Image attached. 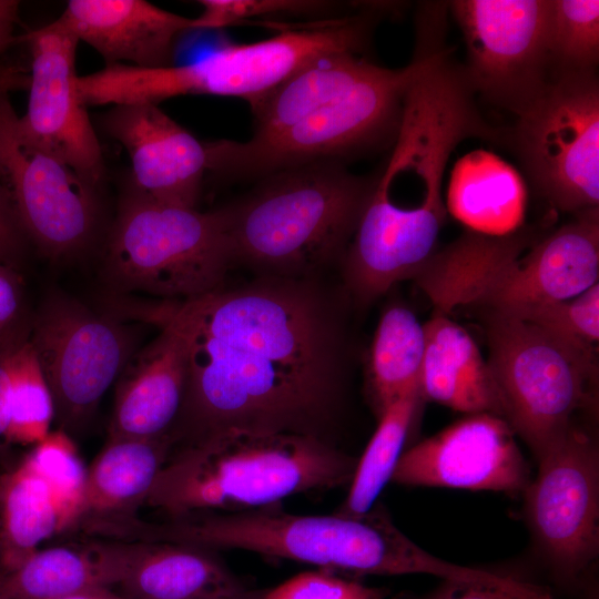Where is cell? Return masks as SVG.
<instances>
[{"instance_id": "6da1fadb", "label": "cell", "mask_w": 599, "mask_h": 599, "mask_svg": "<svg viewBox=\"0 0 599 599\" xmlns=\"http://www.w3.org/2000/svg\"><path fill=\"white\" fill-rule=\"evenodd\" d=\"M174 302L189 352L173 446L229 429L324 439L341 398L345 334L317 278L260 276Z\"/></svg>"}, {"instance_id": "7a4b0ae2", "label": "cell", "mask_w": 599, "mask_h": 599, "mask_svg": "<svg viewBox=\"0 0 599 599\" xmlns=\"http://www.w3.org/2000/svg\"><path fill=\"white\" fill-rule=\"evenodd\" d=\"M376 179L349 172L344 162L319 161L256 181L222 206L234 263L286 278H316L341 264Z\"/></svg>"}, {"instance_id": "3957f363", "label": "cell", "mask_w": 599, "mask_h": 599, "mask_svg": "<svg viewBox=\"0 0 599 599\" xmlns=\"http://www.w3.org/2000/svg\"><path fill=\"white\" fill-rule=\"evenodd\" d=\"M356 463L317 437L229 429L171 454L144 505L171 518L265 508L342 486Z\"/></svg>"}, {"instance_id": "277c9868", "label": "cell", "mask_w": 599, "mask_h": 599, "mask_svg": "<svg viewBox=\"0 0 599 599\" xmlns=\"http://www.w3.org/2000/svg\"><path fill=\"white\" fill-rule=\"evenodd\" d=\"M130 541L242 549L359 575L422 573L428 554L407 538L380 507L361 516L293 515L274 506L221 515H187L165 522L133 518Z\"/></svg>"}, {"instance_id": "5b68a950", "label": "cell", "mask_w": 599, "mask_h": 599, "mask_svg": "<svg viewBox=\"0 0 599 599\" xmlns=\"http://www.w3.org/2000/svg\"><path fill=\"white\" fill-rule=\"evenodd\" d=\"M367 10L283 29L261 41L220 48L181 65L140 69L109 64L78 75L83 105L154 103L185 94L236 97L251 108L294 72L328 53L359 54L368 41L376 17Z\"/></svg>"}, {"instance_id": "8992f818", "label": "cell", "mask_w": 599, "mask_h": 599, "mask_svg": "<svg viewBox=\"0 0 599 599\" xmlns=\"http://www.w3.org/2000/svg\"><path fill=\"white\" fill-rule=\"evenodd\" d=\"M436 30L419 27L412 61L400 69L377 65L362 82L295 124L242 142H206L209 172L226 181H258L273 173L345 158L393 144L406 92L426 63Z\"/></svg>"}, {"instance_id": "52a82bcc", "label": "cell", "mask_w": 599, "mask_h": 599, "mask_svg": "<svg viewBox=\"0 0 599 599\" xmlns=\"http://www.w3.org/2000/svg\"><path fill=\"white\" fill-rule=\"evenodd\" d=\"M234 265L223 207L201 212L130 189L118 209L103 272L120 293L185 301L223 286Z\"/></svg>"}, {"instance_id": "ba28073f", "label": "cell", "mask_w": 599, "mask_h": 599, "mask_svg": "<svg viewBox=\"0 0 599 599\" xmlns=\"http://www.w3.org/2000/svg\"><path fill=\"white\" fill-rule=\"evenodd\" d=\"M502 417L538 459L597 400L598 358L517 317L484 312Z\"/></svg>"}, {"instance_id": "9c48e42d", "label": "cell", "mask_w": 599, "mask_h": 599, "mask_svg": "<svg viewBox=\"0 0 599 599\" xmlns=\"http://www.w3.org/2000/svg\"><path fill=\"white\" fill-rule=\"evenodd\" d=\"M504 143L535 191L573 215L599 204V81L596 71L552 74Z\"/></svg>"}, {"instance_id": "30bf717a", "label": "cell", "mask_w": 599, "mask_h": 599, "mask_svg": "<svg viewBox=\"0 0 599 599\" xmlns=\"http://www.w3.org/2000/svg\"><path fill=\"white\" fill-rule=\"evenodd\" d=\"M139 329L51 292L30 323L32 345L65 433L84 425L136 352Z\"/></svg>"}, {"instance_id": "8fae6325", "label": "cell", "mask_w": 599, "mask_h": 599, "mask_svg": "<svg viewBox=\"0 0 599 599\" xmlns=\"http://www.w3.org/2000/svg\"><path fill=\"white\" fill-rule=\"evenodd\" d=\"M0 184L20 225L52 258H69L91 243L98 224L95 187L21 129L0 89Z\"/></svg>"}, {"instance_id": "7c38bea8", "label": "cell", "mask_w": 599, "mask_h": 599, "mask_svg": "<svg viewBox=\"0 0 599 599\" xmlns=\"http://www.w3.org/2000/svg\"><path fill=\"white\" fill-rule=\"evenodd\" d=\"M448 7L464 34L470 88L519 114L551 78L550 0H455Z\"/></svg>"}, {"instance_id": "4fadbf2b", "label": "cell", "mask_w": 599, "mask_h": 599, "mask_svg": "<svg viewBox=\"0 0 599 599\" xmlns=\"http://www.w3.org/2000/svg\"><path fill=\"white\" fill-rule=\"evenodd\" d=\"M527 244L525 232L508 235L476 272L458 303L509 313L571 298L598 283V207L575 214L520 258Z\"/></svg>"}, {"instance_id": "5bb4252c", "label": "cell", "mask_w": 599, "mask_h": 599, "mask_svg": "<svg viewBox=\"0 0 599 599\" xmlns=\"http://www.w3.org/2000/svg\"><path fill=\"white\" fill-rule=\"evenodd\" d=\"M526 516L555 577L576 582L599 549V453L576 424L537 459Z\"/></svg>"}, {"instance_id": "9a60e30c", "label": "cell", "mask_w": 599, "mask_h": 599, "mask_svg": "<svg viewBox=\"0 0 599 599\" xmlns=\"http://www.w3.org/2000/svg\"><path fill=\"white\" fill-rule=\"evenodd\" d=\"M31 77L22 131L95 187L103 175L102 151L82 104L75 72L80 42L59 17L26 35Z\"/></svg>"}, {"instance_id": "2e32d148", "label": "cell", "mask_w": 599, "mask_h": 599, "mask_svg": "<svg viewBox=\"0 0 599 599\" xmlns=\"http://www.w3.org/2000/svg\"><path fill=\"white\" fill-rule=\"evenodd\" d=\"M392 481L406 486L525 493L530 471L501 416L479 413L403 453Z\"/></svg>"}, {"instance_id": "e0dca14e", "label": "cell", "mask_w": 599, "mask_h": 599, "mask_svg": "<svg viewBox=\"0 0 599 599\" xmlns=\"http://www.w3.org/2000/svg\"><path fill=\"white\" fill-rule=\"evenodd\" d=\"M118 315L160 328L136 351L116 382L109 437L167 435L180 413L187 376V335L174 301L118 303Z\"/></svg>"}, {"instance_id": "ac0fdd59", "label": "cell", "mask_w": 599, "mask_h": 599, "mask_svg": "<svg viewBox=\"0 0 599 599\" xmlns=\"http://www.w3.org/2000/svg\"><path fill=\"white\" fill-rule=\"evenodd\" d=\"M103 126L130 156L132 190L155 202L195 207L209 173L206 142L154 103L115 105Z\"/></svg>"}, {"instance_id": "d6986e66", "label": "cell", "mask_w": 599, "mask_h": 599, "mask_svg": "<svg viewBox=\"0 0 599 599\" xmlns=\"http://www.w3.org/2000/svg\"><path fill=\"white\" fill-rule=\"evenodd\" d=\"M60 18L106 65L140 69L172 65L176 40L193 30V18L143 0H71Z\"/></svg>"}, {"instance_id": "ffe728a7", "label": "cell", "mask_w": 599, "mask_h": 599, "mask_svg": "<svg viewBox=\"0 0 599 599\" xmlns=\"http://www.w3.org/2000/svg\"><path fill=\"white\" fill-rule=\"evenodd\" d=\"M118 588L128 599H227L247 590L212 550L142 541L130 542Z\"/></svg>"}, {"instance_id": "44dd1931", "label": "cell", "mask_w": 599, "mask_h": 599, "mask_svg": "<svg viewBox=\"0 0 599 599\" xmlns=\"http://www.w3.org/2000/svg\"><path fill=\"white\" fill-rule=\"evenodd\" d=\"M424 327L426 345L419 374L422 398L467 414L489 413L502 417L489 366L469 333L440 313Z\"/></svg>"}, {"instance_id": "7402d4cb", "label": "cell", "mask_w": 599, "mask_h": 599, "mask_svg": "<svg viewBox=\"0 0 599 599\" xmlns=\"http://www.w3.org/2000/svg\"><path fill=\"white\" fill-rule=\"evenodd\" d=\"M169 435L109 437L88 468L79 522L134 516L172 454Z\"/></svg>"}, {"instance_id": "603a6c76", "label": "cell", "mask_w": 599, "mask_h": 599, "mask_svg": "<svg viewBox=\"0 0 599 599\" xmlns=\"http://www.w3.org/2000/svg\"><path fill=\"white\" fill-rule=\"evenodd\" d=\"M126 541H98L37 550L9 573L11 599H58L118 587L129 557Z\"/></svg>"}, {"instance_id": "cb8c5ba5", "label": "cell", "mask_w": 599, "mask_h": 599, "mask_svg": "<svg viewBox=\"0 0 599 599\" xmlns=\"http://www.w3.org/2000/svg\"><path fill=\"white\" fill-rule=\"evenodd\" d=\"M447 203L450 213L471 232L505 236L521 227L526 192L511 166L494 154L477 151L456 164Z\"/></svg>"}, {"instance_id": "d4e9b609", "label": "cell", "mask_w": 599, "mask_h": 599, "mask_svg": "<svg viewBox=\"0 0 599 599\" xmlns=\"http://www.w3.org/2000/svg\"><path fill=\"white\" fill-rule=\"evenodd\" d=\"M376 67L352 52L328 53L313 60L251 108L256 119L254 134H268L295 124L344 95Z\"/></svg>"}, {"instance_id": "484cf974", "label": "cell", "mask_w": 599, "mask_h": 599, "mask_svg": "<svg viewBox=\"0 0 599 599\" xmlns=\"http://www.w3.org/2000/svg\"><path fill=\"white\" fill-rule=\"evenodd\" d=\"M67 529L45 481L22 460L0 477V567L11 573Z\"/></svg>"}, {"instance_id": "4316f807", "label": "cell", "mask_w": 599, "mask_h": 599, "mask_svg": "<svg viewBox=\"0 0 599 599\" xmlns=\"http://www.w3.org/2000/svg\"><path fill=\"white\" fill-rule=\"evenodd\" d=\"M424 324L403 305L382 315L368 358V382L379 415L409 389L419 386L425 353Z\"/></svg>"}, {"instance_id": "83f0119b", "label": "cell", "mask_w": 599, "mask_h": 599, "mask_svg": "<svg viewBox=\"0 0 599 599\" xmlns=\"http://www.w3.org/2000/svg\"><path fill=\"white\" fill-rule=\"evenodd\" d=\"M422 399L419 386H416L379 415V424L356 463L347 497L336 514L361 516L373 508L376 498L392 479Z\"/></svg>"}, {"instance_id": "f1b7e54d", "label": "cell", "mask_w": 599, "mask_h": 599, "mask_svg": "<svg viewBox=\"0 0 599 599\" xmlns=\"http://www.w3.org/2000/svg\"><path fill=\"white\" fill-rule=\"evenodd\" d=\"M8 444L35 445L50 433L53 397L29 338L8 357Z\"/></svg>"}, {"instance_id": "f546056e", "label": "cell", "mask_w": 599, "mask_h": 599, "mask_svg": "<svg viewBox=\"0 0 599 599\" xmlns=\"http://www.w3.org/2000/svg\"><path fill=\"white\" fill-rule=\"evenodd\" d=\"M548 52L552 74L596 71L599 1L550 0Z\"/></svg>"}, {"instance_id": "4dcf8cb0", "label": "cell", "mask_w": 599, "mask_h": 599, "mask_svg": "<svg viewBox=\"0 0 599 599\" xmlns=\"http://www.w3.org/2000/svg\"><path fill=\"white\" fill-rule=\"evenodd\" d=\"M23 460L48 485L67 529L78 524L83 512L88 469L70 435L62 429L50 432Z\"/></svg>"}, {"instance_id": "1f68e13d", "label": "cell", "mask_w": 599, "mask_h": 599, "mask_svg": "<svg viewBox=\"0 0 599 599\" xmlns=\"http://www.w3.org/2000/svg\"><path fill=\"white\" fill-rule=\"evenodd\" d=\"M501 314L534 324L586 353L598 354L599 283L571 298Z\"/></svg>"}, {"instance_id": "d6a6232c", "label": "cell", "mask_w": 599, "mask_h": 599, "mask_svg": "<svg viewBox=\"0 0 599 599\" xmlns=\"http://www.w3.org/2000/svg\"><path fill=\"white\" fill-rule=\"evenodd\" d=\"M201 14L193 18V30L214 29L244 22L252 18L306 16L328 20L337 16L343 4L321 0H201Z\"/></svg>"}, {"instance_id": "836d02e7", "label": "cell", "mask_w": 599, "mask_h": 599, "mask_svg": "<svg viewBox=\"0 0 599 599\" xmlns=\"http://www.w3.org/2000/svg\"><path fill=\"white\" fill-rule=\"evenodd\" d=\"M388 593L385 588L367 587L322 570L292 577L266 590L262 599H385Z\"/></svg>"}, {"instance_id": "e575fe53", "label": "cell", "mask_w": 599, "mask_h": 599, "mask_svg": "<svg viewBox=\"0 0 599 599\" xmlns=\"http://www.w3.org/2000/svg\"><path fill=\"white\" fill-rule=\"evenodd\" d=\"M30 332L23 316L21 284L10 266L0 263V339Z\"/></svg>"}, {"instance_id": "d590c367", "label": "cell", "mask_w": 599, "mask_h": 599, "mask_svg": "<svg viewBox=\"0 0 599 599\" xmlns=\"http://www.w3.org/2000/svg\"><path fill=\"white\" fill-rule=\"evenodd\" d=\"M24 232L9 195L0 184V263L13 266L24 250Z\"/></svg>"}, {"instance_id": "8d00e7d4", "label": "cell", "mask_w": 599, "mask_h": 599, "mask_svg": "<svg viewBox=\"0 0 599 599\" xmlns=\"http://www.w3.org/2000/svg\"><path fill=\"white\" fill-rule=\"evenodd\" d=\"M417 599H520L500 588L478 582L444 579L443 583Z\"/></svg>"}, {"instance_id": "74e56055", "label": "cell", "mask_w": 599, "mask_h": 599, "mask_svg": "<svg viewBox=\"0 0 599 599\" xmlns=\"http://www.w3.org/2000/svg\"><path fill=\"white\" fill-rule=\"evenodd\" d=\"M29 334L30 333L0 339V458L9 446L7 441L9 404L8 357L17 344L29 338Z\"/></svg>"}, {"instance_id": "f35d334b", "label": "cell", "mask_w": 599, "mask_h": 599, "mask_svg": "<svg viewBox=\"0 0 599 599\" xmlns=\"http://www.w3.org/2000/svg\"><path fill=\"white\" fill-rule=\"evenodd\" d=\"M19 1L0 0V52L12 38L18 17Z\"/></svg>"}, {"instance_id": "ab89813d", "label": "cell", "mask_w": 599, "mask_h": 599, "mask_svg": "<svg viewBox=\"0 0 599 599\" xmlns=\"http://www.w3.org/2000/svg\"><path fill=\"white\" fill-rule=\"evenodd\" d=\"M58 599H128L111 588H93L64 596Z\"/></svg>"}, {"instance_id": "60d3db41", "label": "cell", "mask_w": 599, "mask_h": 599, "mask_svg": "<svg viewBox=\"0 0 599 599\" xmlns=\"http://www.w3.org/2000/svg\"><path fill=\"white\" fill-rule=\"evenodd\" d=\"M266 590H245L244 592L236 595L227 599H262Z\"/></svg>"}, {"instance_id": "b9f144b4", "label": "cell", "mask_w": 599, "mask_h": 599, "mask_svg": "<svg viewBox=\"0 0 599 599\" xmlns=\"http://www.w3.org/2000/svg\"><path fill=\"white\" fill-rule=\"evenodd\" d=\"M0 599H1V597H0Z\"/></svg>"}]
</instances>
